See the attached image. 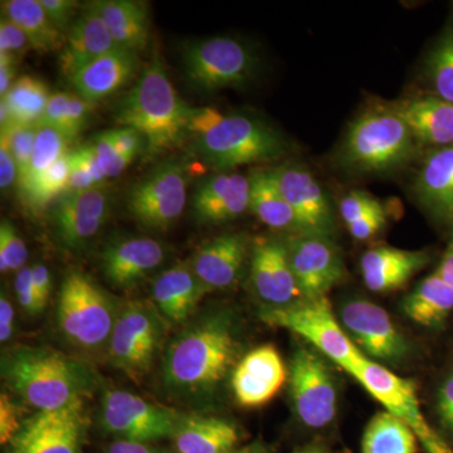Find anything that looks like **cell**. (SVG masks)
Returning <instances> with one entry per match:
<instances>
[{"mask_svg":"<svg viewBox=\"0 0 453 453\" xmlns=\"http://www.w3.org/2000/svg\"><path fill=\"white\" fill-rule=\"evenodd\" d=\"M235 351L234 325L226 315L196 321L170 342L163 365L165 388L175 395H205L226 377Z\"/></svg>","mask_w":453,"mask_h":453,"instance_id":"obj_1","label":"cell"},{"mask_svg":"<svg viewBox=\"0 0 453 453\" xmlns=\"http://www.w3.org/2000/svg\"><path fill=\"white\" fill-rule=\"evenodd\" d=\"M2 375L9 388L38 411L83 403L94 386L85 365L50 348L8 351L2 359Z\"/></svg>","mask_w":453,"mask_h":453,"instance_id":"obj_2","label":"cell"},{"mask_svg":"<svg viewBox=\"0 0 453 453\" xmlns=\"http://www.w3.org/2000/svg\"><path fill=\"white\" fill-rule=\"evenodd\" d=\"M193 107L173 88L162 59L154 53L138 82L119 104L116 121L138 131L150 155L172 150L189 135Z\"/></svg>","mask_w":453,"mask_h":453,"instance_id":"obj_3","label":"cell"},{"mask_svg":"<svg viewBox=\"0 0 453 453\" xmlns=\"http://www.w3.org/2000/svg\"><path fill=\"white\" fill-rule=\"evenodd\" d=\"M416 139L392 106L366 110L351 124L340 159L349 169L362 173L388 172L411 159Z\"/></svg>","mask_w":453,"mask_h":453,"instance_id":"obj_4","label":"cell"},{"mask_svg":"<svg viewBox=\"0 0 453 453\" xmlns=\"http://www.w3.org/2000/svg\"><path fill=\"white\" fill-rule=\"evenodd\" d=\"M195 139L196 151L219 173L247 164L273 162L288 149L285 139L275 129L246 115H223L210 130Z\"/></svg>","mask_w":453,"mask_h":453,"instance_id":"obj_5","label":"cell"},{"mask_svg":"<svg viewBox=\"0 0 453 453\" xmlns=\"http://www.w3.org/2000/svg\"><path fill=\"white\" fill-rule=\"evenodd\" d=\"M261 319L270 326L290 330L308 340L349 374L365 357L339 324L327 297L303 299L285 308L266 309L261 312Z\"/></svg>","mask_w":453,"mask_h":453,"instance_id":"obj_6","label":"cell"},{"mask_svg":"<svg viewBox=\"0 0 453 453\" xmlns=\"http://www.w3.org/2000/svg\"><path fill=\"white\" fill-rule=\"evenodd\" d=\"M115 303L88 276L80 273L65 277L59 294V329L76 347L95 350L110 342L118 320Z\"/></svg>","mask_w":453,"mask_h":453,"instance_id":"obj_7","label":"cell"},{"mask_svg":"<svg viewBox=\"0 0 453 453\" xmlns=\"http://www.w3.org/2000/svg\"><path fill=\"white\" fill-rule=\"evenodd\" d=\"M350 375L389 413L412 429L426 453H453L452 446L431 427L423 416L412 381L398 377L386 366L372 362L366 357L357 363Z\"/></svg>","mask_w":453,"mask_h":453,"instance_id":"obj_8","label":"cell"},{"mask_svg":"<svg viewBox=\"0 0 453 453\" xmlns=\"http://www.w3.org/2000/svg\"><path fill=\"white\" fill-rule=\"evenodd\" d=\"M162 318L159 310L144 301L121 309L109 342L111 365L134 380L146 374L163 340Z\"/></svg>","mask_w":453,"mask_h":453,"instance_id":"obj_9","label":"cell"},{"mask_svg":"<svg viewBox=\"0 0 453 453\" xmlns=\"http://www.w3.org/2000/svg\"><path fill=\"white\" fill-rule=\"evenodd\" d=\"M256 68L252 50L232 38L195 42L184 52L187 79L204 91L240 88L255 76Z\"/></svg>","mask_w":453,"mask_h":453,"instance_id":"obj_10","label":"cell"},{"mask_svg":"<svg viewBox=\"0 0 453 453\" xmlns=\"http://www.w3.org/2000/svg\"><path fill=\"white\" fill-rule=\"evenodd\" d=\"M188 178L178 163H165L131 188L127 207L140 225L164 231L183 214Z\"/></svg>","mask_w":453,"mask_h":453,"instance_id":"obj_11","label":"cell"},{"mask_svg":"<svg viewBox=\"0 0 453 453\" xmlns=\"http://www.w3.org/2000/svg\"><path fill=\"white\" fill-rule=\"evenodd\" d=\"M180 419L169 408L150 403L124 390H107L101 422L107 432L131 442L148 443L173 436Z\"/></svg>","mask_w":453,"mask_h":453,"instance_id":"obj_12","label":"cell"},{"mask_svg":"<svg viewBox=\"0 0 453 453\" xmlns=\"http://www.w3.org/2000/svg\"><path fill=\"white\" fill-rule=\"evenodd\" d=\"M86 429L83 403L38 411L23 421L5 453H81Z\"/></svg>","mask_w":453,"mask_h":453,"instance_id":"obj_13","label":"cell"},{"mask_svg":"<svg viewBox=\"0 0 453 453\" xmlns=\"http://www.w3.org/2000/svg\"><path fill=\"white\" fill-rule=\"evenodd\" d=\"M332 372L311 350L300 349L291 363V395L295 411L303 425L324 428L334 421L338 395Z\"/></svg>","mask_w":453,"mask_h":453,"instance_id":"obj_14","label":"cell"},{"mask_svg":"<svg viewBox=\"0 0 453 453\" xmlns=\"http://www.w3.org/2000/svg\"><path fill=\"white\" fill-rule=\"evenodd\" d=\"M342 326L357 348L372 362L396 363L410 351L388 312L365 300L349 301L342 308Z\"/></svg>","mask_w":453,"mask_h":453,"instance_id":"obj_15","label":"cell"},{"mask_svg":"<svg viewBox=\"0 0 453 453\" xmlns=\"http://www.w3.org/2000/svg\"><path fill=\"white\" fill-rule=\"evenodd\" d=\"M303 299L326 297L344 275L342 258L323 235L299 234L286 243Z\"/></svg>","mask_w":453,"mask_h":453,"instance_id":"obj_16","label":"cell"},{"mask_svg":"<svg viewBox=\"0 0 453 453\" xmlns=\"http://www.w3.org/2000/svg\"><path fill=\"white\" fill-rule=\"evenodd\" d=\"M273 173L280 192L294 211L300 234L326 237L333 229L332 205L314 175L291 164L273 169Z\"/></svg>","mask_w":453,"mask_h":453,"instance_id":"obj_17","label":"cell"},{"mask_svg":"<svg viewBox=\"0 0 453 453\" xmlns=\"http://www.w3.org/2000/svg\"><path fill=\"white\" fill-rule=\"evenodd\" d=\"M251 280L259 299L270 308H285L303 300L286 243L258 238L253 246Z\"/></svg>","mask_w":453,"mask_h":453,"instance_id":"obj_18","label":"cell"},{"mask_svg":"<svg viewBox=\"0 0 453 453\" xmlns=\"http://www.w3.org/2000/svg\"><path fill=\"white\" fill-rule=\"evenodd\" d=\"M109 213V195L101 188L65 193L52 211L57 234L65 246L79 249L100 232Z\"/></svg>","mask_w":453,"mask_h":453,"instance_id":"obj_19","label":"cell"},{"mask_svg":"<svg viewBox=\"0 0 453 453\" xmlns=\"http://www.w3.org/2000/svg\"><path fill=\"white\" fill-rule=\"evenodd\" d=\"M288 380L285 363L273 345L253 349L241 360L232 375L235 401L242 407L268 403Z\"/></svg>","mask_w":453,"mask_h":453,"instance_id":"obj_20","label":"cell"},{"mask_svg":"<svg viewBox=\"0 0 453 453\" xmlns=\"http://www.w3.org/2000/svg\"><path fill=\"white\" fill-rule=\"evenodd\" d=\"M250 177L240 173H217L196 189L193 210L202 222H228L250 210Z\"/></svg>","mask_w":453,"mask_h":453,"instance_id":"obj_21","label":"cell"},{"mask_svg":"<svg viewBox=\"0 0 453 453\" xmlns=\"http://www.w3.org/2000/svg\"><path fill=\"white\" fill-rule=\"evenodd\" d=\"M118 49L120 47L113 41L105 22L91 3L68 29L59 57L62 73L71 80L85 65Z\"/></svg>","mask_w":453,"mask_h":453,"instance_id":"obj_22","label":"cell"},{"mask_svg":"<svg viewBox=\"0 0 453 453\" xmlns=\"http://www.w3.org/2000/svg\"><path fill=\"white\" fill-rule=\"evenodd\" d=\"M165 258L162 244L150 238H131L107 247L103 271L107 281L119 288H129L159 267Z\"/></svg>","mask_w":453,"mask_h":453,"instance_id":"obj_23","label":"cell"},{"mask_svg":"<svg viewBox=\"0 0 453 453\" xmlns=\"http://www.w3.org/2000/svg\"><path fill=\"white\" fill-rule=\"evenodd\" d=\"M246 255L242 235L222 234L202 246L190 266L207 290H226L240 280Z\"/></svg>","mask_w":453,"mask_h":453,"instance_id":"obj_24","label":"cell"},{"mask_svg":"<svg viewBox=\"0 0 453 453\" xmlns=\"http://www.w3.org/2000/svg\"><path fill=\"white\" fill-rule=\"evenodd\" d=\"M428 261L427 252L405 251L395 247L380 246L363 255L360 268L369 290L377 294H387L404 288Z\"/></svg>","mask_w":453,"mask_h":453,"instance_id":"obj_25","label":"cell"},{"mask_svg":"<svg viewBox=\"0 0 453 453\" xmlns=\"http://www.w3.org/2000/svg\"><path fill=\"white\" fill-rule=\"evenodd\" d=\"M136 68L138 53L118 49L85 65L71 82L77 95L94 105L124 88L133 79Z\"/></svg>","mask_w":453,"mask_h":453,"instance_id":"obj_26","label":"cell"},{"mask_svg":"<svg viewBox=\"0 0 453 453\" xmlns=\"http://www.w3.org/2000/svg\"><path fill=\"white\" fill-rule=\"evenodd\" d=\"M393 107L416 142L440 148L453 144V104L438 96H421L407 98Z\"/></svg>","mask_w":453,"mask_h":453,"instance_id":"obj_27","label":"cell"},{"mask_svg":"<svg viewBox=\"0 0 453 453\" xmlns=\"http://www.w3.org/2000/svg\"><path fill=\"white\" fill-rule=\"evenodd\" d=\"M207 288L189 265H177L157 277L153 299L165 320L181 324L195 312Z\"/></svg>","mask_w":453,"mask_h":453,"instance_id":"obj_28","label":"cell"},{"mask_svg":"<svg viewBox=\"0 0 453 453\" xmlns=\"http://www.w3.org/2000/svg\"><path fill=\"white\" fill-rule=\"evenodd\" d=\"M414 189L432 216L453 225V144L428 155Z\"/></svg>","mask_w":453,"mask_h":453,"instance_id":"obj_29","label":"cell"},{"mask_svg":"<svg viewBox=\"0 0 453 453\" xmlns=\"http://www.w3.org/2000/svg\"><path fill=\"white\" fill-rule=\"evenodd\" d=\"M110 35L122 50L138 53L149 42V16L146 3L136 0L94 2Z\"/></svg>","mask_w":453,"mask_h":453,"instance_id":"obj_30","label":"cell"},{"mask_svg":"<svg viewBox=\"0 0 453 453\" xmlns=\"http://www.w3.org/2000/svg\"><path fill=\"white\" fill-rule=\"evenodd\" d=\"M173 436L178 453H228L240 441L232 423L213 417L181 419Z\"/></svg>","mask_w":453,"mask_h":453,"instance_id":"obj_31","label":"cell"},{"mask_svg":"<svg viewBox=\"0 0 453 453\" xmlns=\"http://www.w3.org/2000/svg\"><path fill=\"white\" fill-rule=\"evenodd\" d=\"M403 311L416 324L440 329L453 311L452 286L434 271L405 297Z\"/></svg>","mask_w":453,"mask_h":453,"instance_id":"obj_32","label":"cell"},{"mask_svg":"<svg viewBox=\"0 0 453 453\" xmlns=\"http://www.w3.org/2000/svg\"><path fill=\"white\" fill-rule=\"evenodd\" d=\"M2 12L3 17L22 28L33 50L49 53L65 47L64 33L50 22L40 0H7L2 2Z\"/></svg>","mask_w":453,"mask_h":453,"instance_id":"obj_33","label":"cell"},{"mask_svg":"<svg viewBox=\"0 0 453 453\" xmlns=\"http://www.w3.org/2000/svg\"><path fill=\"white\" fill-rule=\"evenodd\" d=\"M250 210L271 228L291 229L300 234L294 211L280 192L273 170H255L250 175Z\"/></svg>","mask_w":453,"mask_h":453,"instance_id":"obj_34","label":"cell"},{"mask_svg":"<svg viewBox=\"0 0 453 453\" xmlns=\"http://www.w3.org/2000/svg\"><path fill=\"white\" fill-rule=\"evenodd\" d=\"M412 429L388 411L375 414L366 426L362 453H416Z\"/></svg>","mask_w":453,"mask_h":453,"instance_id":"obj_35","label":"cell"},{"mask_svg":"<svg viewBox=\"0 0 453 453\" xmlns=\"http://www.w3.org/2000/svg\"><path fill=\"white\" fill-rule=\"evenodd\" d=\"M50 96L49 88L42 80L23 76L16 80L2 101L7 106L12 122L35 125L41 121Z\"/></svg>","mask_w":453,"mask_h":453,"instance_id":"obj_36","label":"cell"},{"mask_svg":"<svg viewBox=\"0 0 453 453\" xmlns=\"http://www.w3.org/2000/svg\"><path fill=\"white\" fill-rule=\"evenodd\" d=\"M70 140L65 138L61 131L38 124L37 136L31 164L27 170L25 178L18 183L22 196H25L33 184L40 179L65 154H67V144Z\"/></svg>","mask_w":453,"mask_h":453,"instance_id":"obj_37","label":"cell"},{"mask_svg":"<svg viewBox=\"0 0 453 453\" xmlns=\"http://www.w3.org/2000/svg\"><path fill=\"white\" fill-rule=\"evenodd\" d=\"M70 153L65 154L26 193L25 202L33 211L43 210L57 196L67 193L70 180Z\"/></svg>","mask_w":453,"mask_h":453,"instance_id":"obj_38","label":"cell"},{"mask_svg":"<svg viewBox=\"0 0 453 453\" xmlns=\"http://www.w3.org/2000/svg\"><path fill=\"white\" fill-rule=\"evenodd\" d=\"M427 74L436 96L453 104V32L447 33L432 50Z\"/></svg>","mask_w":453,"mask_h":453,"instance_id":"obj_39","label":"cell"},{"mask_svg":"<svg viewBox=\"0 0 453 453\" xmlns=\"http://www.w3.org/2000/svg\"><path fill=\"white\" fill-rule=\"evenodd\" d=\"M37 131L38 124L22 125L14 124V122L2 129L0 145L5 146L16 160L18 173H19L18 183L25 178L31 164Z\"/></svg>","mask_w":453,"mask_h":453,"instance_id":"obj_40","label":"cell"},{"mask_svg":"<svg viewBox=\"0 0 453 453\" xmlns=\"http://www.w3.org/2000/svg\"><path fill=\"white\" fill-rule=\"evenodd\" d=\"M28 259L25 241L9 220L0 225V271L2 273H19Z\"/></svg>","mask_w":453,"mask_h":453,"instance_id":"obj_41","label":"cell"},{"mask_svg":"<svg viewBox=\"0 0 453 453\" xmlns=\"http://www.w3.org/2000/svg\"><path fill=\"white\" fill-rule=\"evenodd\" d=\"M89 146L94 149L98 163H100L101 169H103L106 178L119 177L134 160L133 157H127V155L121 154L118 150V148L113 144L109 131L95 136Z\"/></svg>","mask_w":453,"mask_h":453,"instance_id":"obj_42","label":"cell"},{"mask_svg":"<svg viewBox=\"0 0 453 453\" xmlns=\"http://www.w3.org/2000/svg\"><path fill=\"white\" fill-rule=\"evenodd\" d=\"M32 49L31 42L22 28L16 23L2 17L0 22V55H9L18 58Z\"/></svg>","mask_w":453,"mask_h":453,"instance_id":"obj_43","label":"cell"},{"mask_svg":"<svg viewBox=\"0 0 453 453\" xmlns=\"http://www.w3.org/2000/svg\"><path fill=\"white\" fill-rule=\"evenodd\" d=\"M381 207L383 205L368 193L351 192L340 202V214L348 226L353 225L365 214L380 210Z\"/></svg>","mask_w":453,"mask_h":453,"instance_id":"obj_44","label":"cell"},{"mask_svg":"<svg viewBox=\"0 0 453 453\" xmlns=\"http://www.w3.org/2000/svg\"><path fill=\"white\" fill-rule=\"evenodd\" d=\"M68 103H70V94H67V92H56V94H53L50 98L46 111H44L38 124L46 125V127L61 131L65 138L68 139Z\"/></svg>","mask_w":453,"mask_h":453,"instance_id":"obj_45","label":"cell"},{"mask_svg":"<svg viewBox=\"0 0 453 453\" xmlns=\"http://www.w3.org/2000/svg\"><path fill=\"white\" fill-rule=\"evenodd\" d=\"M20 421V410L11 396L3 393L0 395V443L8 446L12 442L18 431L22 427Z\"/></svg>","mask_w":453,"mask_h":453,"instance_id":"obj_46","label":"cell"},{"mask_svg":"<svg viewBox=\"0 0 453 453\" xmlns=\"http://www.w3.org/2000/svg\"><path fill=\"white\" fill-rule=\"evenodd\" d=\"M40 3L50 22L58 31L65 33L71 28L74 22V11L79 7V3L74 0H40Z\"/></svg>","mask_w":453,"mask_h":453,"instance_id":"obj_47","label":"cell"},{"mask_svg":"<svg viewBox=\"0 0 453 453\" xmlns=\"http://www.w3.org/2000/svg\"><path fill=\"white\" fill-rule=\"evenodd\" d=\"M14 288H16L18 303L25 311L31 315H37L43 311L33 286L32 267L26 266L17 273Z\"/></svg>","mask_w":453,"mask_h":453,"instance_id":"obj_48","label":"cell"},{"mask_svg":"<svg viewBox=\"0 0 453 453\" xmlns=\"http://www.w3.org/2000/svg\"><path fill=\"white\" fill-rule=\"evenodd\" d=\"M386 219V211L381 207L380 210L365 214L353 225L348 226V229L357 241H366L374 237L383 228Z\"/></svg>","mask_w":453,"mask_h":453,"instance_id":"obj_49","label":"cell"},{"mask_svg":"<svg viewBox=\"0 0 453 453\" xmlns=\"http://www.w3.org/2000/svg\"><path fill=\"white\" fill-rule=\"evenodd\" d=\"M92 104L88 103L85 98L79 95L70 94V103H68V139L73 140L81 133L88 122L89 111H91Z\"/></svg>","mask_w":453,"mask_h":453,"instance_id":"obj_50","label":"cell"},{"mask_svg":"<svg viewBox=\"0 0 453 453\" xmlns=\"http://www.w3.org/2000/svg\"><path fill=\"white\" fill-rule=\"evenodd\" d=\"M70 163L71 172L67 193L83 192V190L96 188L97 184L95 183L94 178L89 174L88 168L82 163L81 157L77 154V151L70 153Z\"/></svg>","mask_w":453,"mask_h":453,"instance_id":"obj_51","label":"cell"},{"mask_svg":"<svg viewBox=\"0 0 453 453\" xmlns=\"http://www.w3.org/2000/svg\"><path fill=\"white\" fill-rule=\"evenodd\" d=\"M113 144L121 154L129 157H135L142 150V136L138 131L130 129V127H120V129L109 131Z\"/></svg>","mask_w":453,"mask_h":453,"instance_id":"obj_52","label":"cell"},{"mask_svg":"<svg viewBox=\"0 0 453 453\" xmlns=\"http://www.w3.org/2000/svg\"><path fill=\"white\" fill-rule=\"evenodd\" d=\"M437 411L441 421L453 432V372L446 378L438 390Z\"/></svg>","mask_w":453,"mask_h":453,"instance_id":"obj_53","label":"cell"},{"mask_svg":"<svg viewBox=\"0 0 453 453\" xmlns=\"http://www.w3.org/2000/svg\"><path fill=\"white\" fill-rule=\"evenodd\" d=\"M33 286L42 310L46 308L49 303L50 290H52V280L46 265L37 264L32 267Z\"/></svg>","mask_w":453,"mask_h":453,"instance_id":"obj_54","label":"cell"},{"mask_svg":"<svg viewBox=\"0 0 453 453\" xmlns=\"http://www.w3.org/2000/svg\"><path fill=\"white\" fill-rule=\"evenodd\" d=\"M19 179L16 160L5 146L0 145V187L2 190L11 189Z\"/></svg>","mask_w":453,"mask_h":453,"instance_id":"obj_55","label":"cell"},{"mask_svg":"<svg viewBox=\"0 0 453 453\" xmlns=\"http://www.w3.org/2000/svg\"><path fill=\"white\" fill-rule=\"evenodd\" d=\"M14 326V310L7 296L0 297V342L11 339Z\"/></svg>","mask_w":453,"mask_h":453,"instance_id":"obj_56","label":"cell"},{"mask_svg":"<svg viewBox=\"0 0 453 453\" xmlns=\"http://www.w3.org/2000/svg\"><path fill=\"white\" fill-rule=\"evenodd\" d=\"M17 59L9 55H0V95L5 97L9 89L14 85L13 80L16 77Z\"/></svg>","mask_w":453,"mask_h":453,"instance_id":"obj_57","label":"cell"},{"mask_svg":"<svg viewBox=\"0 0 453 453\" xmlns=\"http://www.w3.org/2000/svg\"><path fill=\"white\" fill-rule=\"evenodd\" d=\"M76 151L77 154L80 155V157H81L82 163L85 164L86 168H88L89 174L94 178L95 183H103L106 177L105 174H104L103 169H101L94 149L88 144L83 145L82 148H80L79 150Z\"/></svg>","mask_w":453,"mask_h":453,"instance_id":"obj_58","label":"cell"},{"mask_svg":"<svg viewBox=\"0 0 453 453\" xmlns=\"http://www.w3.org/2000/svg\"><path fill=\"white\" fill-rule=\"evenodd\" d=\"M109 453H164L148 443L116 441L110 446Z\"/></svg>","mask_w":453,"mask_h":453,"instance_id":"obj_59","label":"cell"},{"mask_svg":"<svg viewBox=\"0 0 453 453\" xmlns=\"http://www.w3.org/2000/svg\"><path fill=\"white\" fill-rule=\"evenodd\" d=\"M436 273L453 288V225L449 246H447L445 255H443L442 261H441Z\"/></svg>","mask_w":453,"mask_h":453,"instance_id":"obj_60","label":"cell"},{"mask_svg":"<svg viewBox=\"0 0 453 453\" xmlns=\"http://www.w3.org/2000/svg\"><path fill=\"white\" fill-rule=\"evenodd\" d=\"M228 453H264L261 449L257 446L244 447V449H234V451Z\"/></svg>","mask_w":453,"mask_h":453,"instance_id":"obj_61","label":"cell"},{"mask_svg":"<svg viewBox=\"0 0 453 453\" xmlns=\"http://www.w3.org/2000/svg\"><path fill=\"white\" fill-rule=\"evenodd\" d=\"M294 453H324L323 449L318 446H309L305 447V449H301L299 451Z\"/></svg>","mask_w":453,"mask_h":453,"instance_id":"obj_62","label":"cell"}]
</instances>
